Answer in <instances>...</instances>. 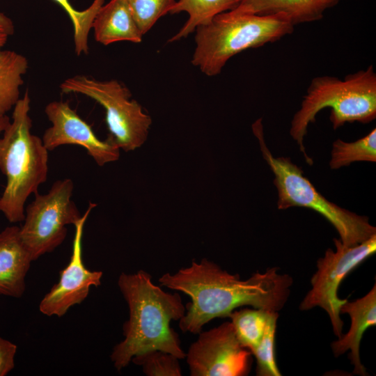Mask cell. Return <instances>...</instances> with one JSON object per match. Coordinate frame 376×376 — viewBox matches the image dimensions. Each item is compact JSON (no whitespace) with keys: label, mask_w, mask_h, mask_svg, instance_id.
<instances>
[{"label":"cell","mask_w":376,"mask_h":376,"mask_svg":"<svg viewBox=\"0 0 376 376\" xmlns=\"http://www.w3.org/2000/svg\"><path fill=\"white\" fill-rule=\"evenodd\" d=\"M279 269L277 267L268 268L241 280L238 274H231L203 258L200 263L194 260L189 267L174 274H163L159 282L191 298L179 327L184 332L196 334L210 320L229 317L240 306L279 312L286 303L292 284V277L278 273Z\"/></svg>","instance_id":"6da1fadb"},{"label":"cell","mask_w":376,"mask_h":376,"mask_svg":"<svg viewBox=\"0 0 376 376\" xmlns=\"http://www.w3.org/2000/svg\"><path fill=\"white\" fill-rule=\"evenodd\" d=\"M143 270L122 273L118 285L129 307L130 317L123 324L124 340L113 349L111 359L120 370L136 355L152 350L170 353L179 359L186 357L178 334L170 327L180 320L185 306L178 293L162 290Z\"/></svg>","instance_id":"7a4b0ae2"},{"label":"cell","mask_w":376,"mask_h":376,"mask_svg":"<svg viewBox=\"0 0 376 376\" xmlns=\"http://www.w3.org/2000/svg\"><path fill=\"white\" fill-rule=\"evenodd\" d=\"M29 110L26 92L14 106L12 121L0 138V171L6 178L0 211L10 223L24 221L27 198L47 179L48 150L31 132Z\"/></svg>","instance_id":"3957f363"},{"label":"cell","mask_w":376,"mask_h":376,"mask_svg":"<svg viewBox=\"0 0 376 376\" xmlns=\"http://www.w3.org/2000/svg\"><path fill=\"white\" fill-rule=\"evenodd\" d=\"M330 108L334 130L346 123H368L376 118V74L370 65L365 70L347 75L344 79L320 76L312 79L299 109L290 124V134L297 142L305 160L313 165L304 146L310 123L324 108Z\"/></svg>","instance_id":"277c9868"},{"label":"cell","mask_w":376,"mask_h":376,"mask_svg":"<svg viewBox=\"0 0 376 376\" xmlns=\"http://www.w3.org/2000/svg\"><path fill=\"white\" fill-rule=\"evenodd\" d=\"M293 29L290 21L281 15L220 13L196 29L191 63L207 76L217 75L232 56L274 42Z\"/></svg>","instance_id":"5b68a950"},{"label":"cell","mask_w":376,"mask_h":376,"mask_svg":"<svg viewBox=\"0 0 376 376\" xmlns=\"http://www.w3.org/2000/svg\"><path fill=\"white\" fill-rule=\"evenodd\" d=\"M252 129L262 155L274 175L273 183L277 190L278 209H312L331 224L342 244L347 246L361 244L376 234V228L370 224L368 217L344 209L327 199L290 157L273 156L265 140L262 119L257 120Z\"/></svg>","instance_id":"8992f818"},{"label":"cell","mask_w":376,"mask_h":376,"mask_svg":"<svg viewBox=\"0 0 376 376\" xmlns=\"http://www.w3.org/2000/svg\"><path fill=\"white\" fill-rule=\"evenodd\" d=\"M62 92L81 93L102 105L106 111L108 139L120 150H134L146 141L152 123L141 106L131 99L130 90L117 80L98 81L76 75L63 81Z\"/></svg>","instance_id":"52a82bcc"},{"label":"cell","mask_w":376,"mask_h":376,"mask_svg":"<svg viewBox=\"0 0 376 376\" xmlns=\"http://www.w3.org/2000/svg\"><path fill=\"white\" fill-rule=\"evenodd\" d=\"M73 189L71 179L56 180L47 194H34V200L26 207L19 235L33 261L60 246L67 235L66 226L81 219L72 200Z\"/></svg>","instance_id":"ba28073f"},{"label":"cell","mask_w":376,"mask_h":376,"mask_svg":"<svg viewBox=\"0 0 376 376\" xmlns=\"http://www.w3.org/2000/svg\"><path fill=\"white\" fill-rule=\"evenodd\" d=\"M336 251L327 249L324 257L317 261V271L311 279V289L299 305V309L306 311L315 306L324 309L328 314L335 336L343 335V321L340 308L347 300L338 297V290L346 276L366 259L376 252V234L353 246L342 244L337 238L333 240Z\"/></svg>","instance_id":"9c48e42d"},{"label":"cell","mask_w":376,"mask_h":376,"mask_svg":"<svg viewBox=\"0 0 376 376\" xmlns=\"http://www.w3.org/2000/svg\"><path fill=\"white\" fill-rule=\"evenodd\" d=\"M250 350L238 340L231 322L200 332L186 354L191 376H244L251 365Z\"/></svg>","instance_id":"30bf717a"},{"label":"cell","mask_w":376,"mask_h":376,"mask_svg":"<svg viewBox=\"0 0 376 376\" xmlns=\"http://www.w3.org/2000/svg\"><path fill=\"white\" fill-rule=\"evenodd\" d=\"M45 112L52 123L42 138L48 151L63 145H77L83 147L100 166L119 159L120 149L108 138L100 140L68 102H51Z\"/></svg>","instance_id":"8fae6325"},{"label":"cell","mask_w":376,"mask_h":376,"mask_svg":"<svg viewBox=\"0 0 376 376\" xmlns=\"http://www.w3.org/2000/svg\"><path fill=\"white\" fill-rule=\"evenodd\" d=\"M95 203H89L84 214L75 224L72 250L68 265L60 272L58 282L41 300L40 311L47 316L61 317L75 304H81L88 296L91 286L101 284L102 272L87 269L82 258L84 226Z\"/></svg>","instance_id":"7c38bea8"},{"label":"cell","mask_w":376,"mask_h":376,"mask_svg":"<svg viewBox=\"0 0 376 376\" xmlns=\"http://www.w3.org/2000/svg\"><path fill=\"white\" fill-rule=\"evenodd\" d=\"M340 312L350 315L351 326L346 334L331 343L333 353L337 357L350 350L348 357L354 365L353 373L367 375L360 359L359 346L364 331L376 324V285L364 297L352 301L347 300L341 306Z\"/></svg>","instance_id":"4fadbf2b"},{"label":"cell","mask_w":376,"mask_h":376,"mask_svg":"<svg viewBox=\"0 0 376 376\" xmlns=\"http://www.w3.org/2000/svg\"><path fill=\"white\" fill-rule=\"evenodd\" d=\"M31 262L32 258L21 240L19 227H6L0 233V295L17 298L22 296Z\"/></svg>","instance_id":"5bb4252c"},{"label":"cell","mask_w":376,"mask_h":376,"mask_svg":"<svg viewBox=\"0 0 376 376\" xmlns=\"http://www.w3.org/2000/svg\"><path fill=\"white\" fill-rule=\"evenodd\" d=\"M340 0H240L232 13L281 15L295 24L319 20Z\"/></svg>","instance_id":"9a60e30c"},{"label":"cell","mask_w":376,"mask_h":376,"mask_svg":"<svg viewBox=\"0 0 376 376\" xmlns=\"http://www.w3.org/2000/svg\"><path fill=\"white\" fill-rule=\"evenodd\" d=\"M97 42L108 45L119 41L139 43L143 36L125 0H111L102 6L92 24Z\"/></svg>","instance_id":"2e32d148"},{"label":"cell","mask_w":376,"mask_h":376,"mask_svg":"<svg viewBox=\"0 0 376 376\" xmlns=\"http://www.w3.org/2000/svg\"><path fill=\"white\" fill-rule=\"evenodd\" d=\"M240 0H178L169 13L173 15L186 12L189 18L180 31L168 42H173L189 34L202 25L210 23L217 15L234 9Z\"/></svg>","instance_id":"e0dca14e"},{"label":"cell","mask_w":376,"mask_h":376,"mask_svg":"<svg viewBox=\"0 0 376 376\" xmlns=\"http://www.w3.org/2000/svg\"><path fill=\"white\" fill-rule=\"evenodd\" d=\"M28 61L23 55L0 49V117L13 109L19 100V88Z\"/></svg>","instance_id":"ac0fdd59"},{"label":"cell","mask_w":376,"mask_h":376,"mask_svg":"<svg viewBox=\"0 0 376 376\" xmlns=\"http://www.w3.org/2000/svg\"><path fill=\"white\" fill-rule=\"evenodd\" d=\"M355 162H376V129L353 142H345L340 139L332 144L330 169H338Z\"/></svg>","instance_id":"d6986e66"},{"label":"cell","mask_w":376,"mask_h":376,"mask_svg":"<svg viewBox=\"0 0 376 376\" xmlns=\"http://www.w3.org/2000/svg\"><path fill=\"white\" fill-rule=\"evenodd\" d=\"M270 312L260 308H243L233 311L228 317L238 340L251 352L262 339Z\"/></svg>","instance_id":"ffe728a7"},{"label":"cell","mask_w":376,"mask_h":376,"mask_svg":"<svg viewBox=\"0 0 376 376\" xmlns=\"http://www.w3.org/2000/svg\"><path fill=\"white\" fill-rule=\"evenodd\" d=\"M59 3L69 15L74 27L75 50L77 55L88 52V36L94 18L103 5L104 0H94L86 10H75L68 0H54Z\"/></svg>","instance_id":"44dd1931"},{"label":"cell","mask_w":376,"mask_h":376,"mask_svg":"<svg viewBox=\"0 0 376 376\" xmlns=\"http://www.w3.org/2000/svg\"><path fill=\"white\" fill-rule=\"evenodd\" d=\"M278 317V312H270L262 339L258 346L251 352L256 358V375L258 376L281 375L276 365L274 350Z\"/></svg>","instance_id":"7402d4cb"},{"label":"cell","mask_w":376,"mask_h":376,"mask_svg":"<svg viewBox=\"0 0 376 376\" xmlns=\"http://www.w3.org/2000/svg\"><path fill=\"white\" fill-rule=\"evenodd\" d=\"M143 35L169 13L175 0H125Z\"/></svg>","instance_id":"603a6c76"},{"label":"cell","mask_w":376,"mask_h":376,"mask_svg":"<svg viewBox=\"0 0 376 376\" xmlns=\"http://www.w3.org/2000/svg\"><path fill=\"white\" fill-rule=\"evenodd\" d=\"M174 355L161 350H152L134 356L131 361L142 367L148 376H180L182 371Z\"/></svg>","instance_id":"cb8c5ba5"},{"label":"cell","mask_w":376,"mask_h":376,"mask_svg":"<svg viewBox=\"0 0 376 376\" xmlns=\"http://www.w3.org/2000/svg\"><path fill=\"white\" fill-rule=\"evenodd\" d=\"M17 346L0 337V376L7 375L15 366Z\"/></svg>","instance_id":"d4e9b609"},{"label":"cell","mask_w":376,"mask_h":376,"mask_svg":"<svg viewBox=\"0 0 376 376\" xmlns=\"http://www.w3.org/2000/svg\"><path fill=\"white\" fill-rule=\"evenodd\" d=\"M14 24L5 14L0 12V49L14 33Z\"/></svg>","instance_id":"484cf974"},{"label":"cell","mask_w":376,"mask_h":376,"mask_svg":"<svg viewBox=\"0 0 376 376\" xmlns=\"http://www.w3.org/2000/svg\"><path fill=\"white\" fill-rule=\"evenodd\" d=\"M10 122V120L7 115L0 117V135L3 133Z\"/></svg>","instance_id":"4316f807"}]
</instances>
